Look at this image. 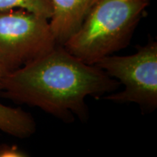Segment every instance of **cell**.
Listing matches in <instances>:
<instances>
[{
    "label": "cell",
    "mask_w": 157,
    "mask_h": 157,
    "mask_svg": "<svg viewBox=\"0 0 157 157\" xmlns=\"http://www.w3.org/2000/svg\"><path fill=\"white\" fill-rule=\"evenodd\" d=\"M117 79L95 65L87 64L62 45L10 72L0 95L18 104L37 107L65 122L88 116V96L116 91Z\"/></svg>",
    "instance_id": "6da1fadb"
},
{
    "label": "cell",
    "mask_w": 157,
    "mask_h": 157,
    "mask_svg": "<svg viewBox=\"0 0 157 157\" xmlns=\"http://www.w3.org/2000/svg\"><path fill=\"white\" fill-rule=\"evenodd\" d=\"M148 5L149 0H98L63 46L85 63L95 64L126 48Z\"/></svg>",
    "instance_id": "7a4b0ae2"
},
{
    "label": "cell",
    "mask_w": 157,
    "mask_h": 157,
    "mask_svg": "<svg viewBox=\"0 0 157 157\" xmlns=\"http://www.w3.org/2000/svg\"><path fill=\"white\" fill-rule=\"evenodd\" d=\"M57 45L49 20L23 9L0 11V62L10 72Z\"/></svg>",
    "instance_id": "3957f363"
},
{
    "label": "cell",
    "mask_w": 157,
    "mask_h": 157,
    "mask_svg": "<svg viewBox=\"0 0 157 157\" xmlns=\"http://www.w3.org/2000/svg\"><path fill=\"white\" fill-rule=\"evenodd\" d=\"M95 65L124 85L122 91L104 99L118 103H134L143 109L157 108V43L149 42L136 53L105 56Z\"/></svg>",
    "instance_id": "277c9868"
},
{
    "label": "cell",
    "mask_w": 157,
    "mask_h": 157,
    "mask_svg": "<svg viewBox=\"0 0 157 157\" xmlns=\"http://www.w3.org/2000/svg\"><path fill=\"white\" fill-rule=\"evenodd\" d=\"M49 24L57 44L64 43L78 30L98 0H50Z\"/></svg>",
    "instance_id": "5b68a950"
},
{
    "label": "cell",
    "mask_w": 157,
    "mask_h": 157,
    "mask_svg": "<svg viewBox=\"0 0 157 157\" xmlns=\"http://www.w3.org/2000/svg\"><path fill=\"white\" fill-rule=\"evenodd\" d=\"M0 130L13 137L27 138L36 132V124L29 113L0 103Z\"/></svg>",
    "instance_id": "8992f818"
},
{
    "label": "cell",
    "mask_w": 157,
    "mask_h": 157,
    "mask_svg": "<svg viewBox=\"0 0 157 157\" xmlns=\"http://www.w3.org/2000/svg\"><path fill=\"white\" fill-rule=\"evenodd\" d=\"M23 9L50 20L52 7L50 0H0V11Z\"/></svg>",
    "instance_id": "52a82bcc"
},
{
    "label": "cell",
    "mask_w": 157,
    "mask_h": 157,
    "mask_svg": "<svg viewBox=\"0 0 157 157\" xmlns=\"http://www.w3.org/2000/svg\"><path fill=\"white\" fill-rule=\"evenodd\" d=\"M9 73V71L2 64L1 62H0V91H1L2 88V83L4 79H5V77Z\"/></svg>",
    "instance_id": "ba28073f"
},
{
    "label": "cell",
    "mask_w": 157,
    "mask_h": 157,
    "mask_svg": "<svg viewBox=\"0 0 157 157\" xmlns=\"http://www.w3.org/2000/svg\"><path fill=\"white\" fill-rule=\"evenodd\" d=\"M6 144H2L0 145V157H3L4 152H5Z\"/></svg>",
    "instance_id": "9c48e42d"
}]
</instances>
